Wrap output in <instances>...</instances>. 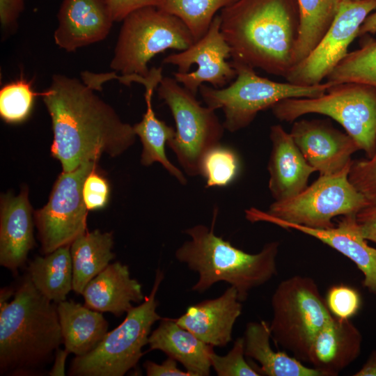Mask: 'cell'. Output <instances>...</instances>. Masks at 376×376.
I'll return each instance as SVG.
<instances>
[{
  "label": "cell",
  "instance_id": "6da1fadb",
  "mask_svg": "<svg viewBox=\"0 0 376 376\" xmlns=\"http://www.w3.org/2000/svg\"><path fill=\"white\" fill-rule=\"evenodd\" d=\"M40 95L52 119L51 153L63 171L98 161L102 154L118 156L135 141L133 126L123 122L93 88L76 78L54 75Z\"/></svg>",
  "mask_w": 376,
  "mask_h": 376
},
{
  "label": "cell",
  "instance_id": "7a4b0ae2",
  "mask_svg": "<svg viewBox=\"0 0 376 376\" xmlns=\"http://www.w3.org/2000/svg\"><path fill=\"white\" fill-rule=\"evenodd\" d=\"M219 15L232 61L287 76L299 36L297 0H235Z\"/></svg>",
  "mask_w": 376,
  "mask_h": 376
},
{
  "label": "cell",
  "instance_id": "3957f363",
  "mask_svg": "<svg viewBox=\"0 0 376 376\" xmlns=\"http://www.w3.org/2000/svg\"><path fill=\"white\" fill-rule=\"evenodd\" d=\"M61 343L57 304L42 295L26 273L13 299L0 306L1 375H38Z\"/></svg>",
  "mask_w": 376,
  "mask_h": 376
},
{
  "label": "cell",
  "instance_id": "277c9868",
  "mask_svg": "<svg viewBox=\"0 0 376 376\" xmlns=\"http://www.w3.org/2000/svg\"><path fill=\"white\" fill-rule=\"evenodd\" d=\"M217 214L216 209L210 227L198 224L186 229L190 240L175 251V256L198 274L193 291L203 292L213 284L225 281L235 287L242 302L251 290L276 275L279 243H267L257 253H246L215 235Z\"/></svg>",
  "mask_w": 376,
  "mask_h": 376
},
{
  "label": "cell",
  "instance_id": "5b68a950",
  "mask_svg": "<svg viewBox=\"0 0 376 376\" xmlns=\"http://www.w3.org/2000/svg\"><path fill=\"white\" fill-rule=\"evenodd\" d=\"M235 80L227 87L217 88L202 84L200 94L206 106L224 113V127L230 132L245 128L257 114L288 98L315 97L324 94L333 84L325 81L313 86L277 82L259 76L254 68L232 61Z\"/></svg>",
  "mask_w": 376,
  "mask_h": 376
},
{
  "label": "cell",
  "instance_id": "8992f818",
  "mask_svg": "<svg viewBox=\"0 0 376 376\" xmlns=\"http://www.w3.org/2000/svg\"><path fill=\"white\" fill-rule=\"evenodd\" d=\"M350 165L335 173L320 175L297 196L272 203L267 212L256 208L246 210V217L251 222L282 221L313 228L334 227V217L357 214L370 205L349 180Z\"/></svg>",
  "mask_w": 376,
  "mask_h": 376
},
{
  "label": "cell",
  "instance_id": "52a82bcc",
  "mask_svg": "<svg viewBox=\"0 0 376 376\" xmlns=\"http://www.w3.org/2000/svg\"><path fill=\"white\" fill-rule=\"evenodd\" d=\"M281 121L308 113L327 116L340 123L370 158L376 150V88L359 83L332 84L322 95L283 100L272 108Z\"/></svg>",
  "mask_w": 376,
  "mask_h": 376
},
{
  "label": "cell",
  "instance_id": "ba28073f",
  "mask_svg": "<svg viewBox=\"0 0 376 376\" xmlns=\"http://www.w3.org/2000/svg\"><path fill=\"white\" fill-rule=\"evenodd\" d=\"M164 279L158 268L150 295L127 312L125 320L107 332L90 352L76 356L68 371L72 376H123L134 368L148 344L152 324L162 319L157 313L156 295Z\"/></svg>",
  "mask_w": 376,
  "mask_h": 376
},
{
  "label": "cell",
  "instance_id": "9c48e42d",
  "mask_svg": "<svg viewBox=\"0 0 376 376\" xmlns=\"http://www.w3.org/2000/svg\"><path fill=\"white\" fill-rule=\"evenodd\" d=\"M195 40L178 17L150 6L130 13L123 20L110 67L123 75L146 77L148 63L156 54L172 49L182 51Z\"/></svg>",
  "mask_w": 376,
  "mask_h": 376
},
{
  "label": "cell",
  "instance_id": "30bf717a",
  "mask_svg": "<svg viewBox=\"0 0 376 376\" xmlns=\"http://www.w3.org/2000/svg\"><path fill=\"white\" fill-rule=\"evenodd\" d=\"M271 304L269 328L274 342L307 362L315 336L333 316L317 283L308 276L288 278L276 288Z\"/></svg>",
  "mask_w": 376,
  "mask_h": 376
},
{
  "label": "cell",
  "instance_id": "8fae6325",
  "mask_svg": "<svg viewBox=\"0 0 376 376\" xmlns=\"http://www.w3.org/2000/svg\"><path fill=\"white\" fill-rule=\"evenodd\" d=\"M159 97L169 107L174 118L175 134L167 143L178 162L190 176L201 175L205 154L220 143L224 127L215 110L203 107L196 95L174 77H163L157 87Z\"/></svg>",
  "mask_w": 376,
  "mask_h": 376
},
{
  "label": "cell",
  "instance_id": "7c38bea8",
  "mask_svg": "<svg viewBox=\"0 0 376 376\" xmlns=\"http://www.w3.org/2000/svg\"><path fill=\"white\" fill-rule=\"evenodd\" d=\"M97 165V161H90L72 171H63L54 184L47 203L34 211L35 225L44 255L70 245L86 232L88 210L83 198V185Z\"/></svg>",
  "mask_w": 376,
  "mask_h": 376
},
{
  "label": "cell",
  "instance_id": "4fadbf2b",
  "mask_svg": "<svg viewBox=\"0 0 376 376\" xmlns=\"http://www.w3.org/2000/svg\"><path fill=\"white\" fill-rule=\"evenodd\" d=\"M376 9V0H341L329 29L315 47L293 66L285 77L288 82L313 86L323 79L347 54L366 18Z\"/></svg>",
  "mask_w": 376,
  "mask_h": 376
},
{
  "label": "cell",
  "instance_id": "5bb4252c",
  "mask_svg": "<svg viewBox=\"0 0 376 376\" xmlns=\"http://www.w3.org/2000/svg\"><path fill=\"white\" fill-rule=\"evenodd\" d=\"M220 17L216 15L206 33L187 49L166 56L163 63L178 67L174 79L196 95L205 82L214 88H224L236 77L230 62V48L220 29Z\"/></svg>",
  "mask_w": 376,
  "mask_h": 376
},
{
  "label": "cell",
  "instance_id": "9a60e30c",
  "mask_svg": "<svg viewBox=\"0 0 376 376\" xmlns=\"http://www.w3.org/2000/svg\"><path fill=\"white\" fill-rule=\"evenodd\" d=\"M306 160L320 175L338 172L349 166L359 148L355 141L326 120L295 121L290 132Z\"/></svg>",
  "mask_w": 376,
  "mask_h": 376
},
{
  "label": "cell",
  "instance_id": "2e32d148",
  "mask_svg": "<svg viewBox=\"0 0 376 376\" xmlns=\"http://www.w3.org/2000/svg\"><path fill=\"white\" fill-rule=\"evenodd\" d=\"M58 22L55 43L74 52L104 40L114 21L105 0H63Z\"/></svg>",
  "mask_w": 376,
  "mask_h": 376
},
{
  "label": "cell",
  "instance_id": "e0dca14e",
  "mask_svg": "<svg viewBox=\"0 0 376 376\" xmlns=\"http://www.w3.org/2000/svg\"><path fill=\"white\" fill-rule=\"evenodd\" d=\"M34 212L28 191L17 196L1 194L0 206V265L16 274L35 244Z\"/></svg>",
  "mask_w": 376,
  "mask_h": 376
},
{
  "label": "cell",
  "instance_id": "ac0fdd59",
  "mask_svg": "<svg viewBox=\"0 0 376 376\" xmlns=\"http://www.w3.org/2000/svg\"><path fill=\"white\" fill-rule=\"evenodd\" d=\"M269 138V189L274 201H283L301 193L308 186L310 175L316 171L281 125L270 127Z\"/></svg>",
  "mask_w": 376,
  "mask_h": 376
},
{
  "label": "cell",
  "instance_id": "d6986e66",
  "mask_svg": "<svg viewBox=\"0 0 376 376\" xmlns=\"http://www.w3.org/2000/svg\"><path fill=\"white\" fill-rule=\"evenodd\" d=\"M242 309L237 292L230 285L219 297L189 306L175 321L203 342L225 347L232 340L233 326Z\"/></svg>",
  "mask_w": 376,
  "mask_h": 376
},
{
  "label": "cell",
  "instance_id": "ffe728a7",
  "mask_svg": "<svg viewBox=\"0 0 376 376\" xmlns=\"http://www.w3.org/2000/svg\"><path fill=\"white\" fill-rule=\"evenodd\" d=\"M272 224L313 237L348 258L363 274V286L376 295V249L370 246L362 235L356 214L343 216L336 226L329 228H313L282 221Z\"/></svg>",
  "mask_w": 376,
  "mask_h": 376
},
{
  "label": "cell",
  "instance_id": "44dd1931",
  "mask_svg": "<svg viewBox=\"0 0 376 376\" xmlns=\"http://www.w3.org/2000/svg\"><path fill=\"white\" fill-rule=\"evenodd\" d=\"M361 344V334L350 319L332 316L315 336L307 362L322 376H336L359 357Z\"/></svg>",
  "mask_w": 376,
  "mask_h": 376
},
{
  "label": "cell",
  "instance_id": "7402d4cb",
  "mask_svg": "<svg viewBox=\"0 0 376 376\" xmlns=\"http://www.w3.org/2000/svg\"><path fill=\"white\" fill-rule=\"evenodd\" d=\"M162 68H152L146 77L132 75L131 82H137L145 86V100L146 111L142 120L133 125L134 131L142 143L141 162L143 166H150L158 162L180 183L185 185L187 179L182 172L168 159L165 146L174 137L175 130L155 115L152 107V97L154 90L161 81Z\"/></svg>",
  "mask_w": 376,
  "mask_h": 376
},
{
  "label": "cell",
  "instance_id": "603a6c76",
  "mask_svg": "<svg viewBox=\"0 0 376 376\" xmlns=\"http://www.w3.org/2000/svg\"><path fill=\"white\" fill-rule=\"evenodd\" d=\"M84 305L101 313L116 317L127 313L146 297L141 284L130 276L129 267L120 262L109 264L85 287L82 294Z\"/></svg>",
  "mask_w": 376,
  "mask_h": 376
},
{
  "label": "cell",
  "instance_id": "cb8c5ba5",
  "mask_svg": "<svg viewBox=\"0 0 376 376\" xmlns=\"http://www.w3.org/2000/svg\"><path fill=\"white\" fill-rule=\"evenodd\" d=\"M149 350H160L180 362L191 376H207L214 346L180 326L174 319L162 318L149 336Z\"/></svg>",
  "mask_w": 376,
  "mask_h": 376
},
{
  "label": "cell",
  "instance_id": "d4e9b609",
  "mask_svg": "<svg viewBox=\"0 0 376 376\" xmlns=\"http://www.w3.org/2000/svg\"><path fill=\"white\" fill-rule=\"evenodd\" d=\"M63 343L69 353L82 356L93 350L108 332L101 312L73 300L57 304Z\"/></svg>",
  "mask_w": 376,
  "mask_h": 376
},
{
  "label": "cell",
  "instance_id": "484cf974",
  "mask_svg": "<svg viewBox=\"0 0 376 376\" xmlns=\"http://www.w3.org/2000/svg\"><path fill=\"white\" fill-rule=\"evenodd\" d=\"M269 324L264 320L250 322L244 332V354L259 363L258 372L267 376H322L314 368L304 366L301 361L270 345Z\"/></svg>",
  "mask_w": 376,
  "mask_h": 376
},
{
  "label": "cell",
  "instance_id": "4316f807",
  "mask_svg": "<svg viewBox=\"0 0 376 376\" xmlns=\"http://www.w3.org/2000/svg\"><path fill=\"white\" fill-rule=\"evenodd\" d=\"M113 245V234L98 229L86 232L70 244L72 290L75 292L81 295L87 284L115 258Z\"/></svg>",
  "mask_w": 376,
  "mask_h": 376
},
{
  "label": "cell",
  "instance_id": "83f0119b",
  "mask_svg": "<svg viewBox=\"0 0 376 376\" xmlns=\"http://www.w3.org/2000/svg\"><path fill=\"white\" fill-rule=\"evenodd\" d=\"M27 274L36 289L49 300L56 304L66 300L73 283L70 245L35 257L29 263Z\"/></svg>",
  "mask_w": 376,
  "mask_h": 376
},
{
  "label": "cell",
  "instance_id": "f1b7e54d",
  "mask_svg": "<svg viewBox=\"0 0 376 376\" xmlns=\"http://www.w3.org/2000/svg\"><path fill=\"white\" fill-rule=\"evenodd\" d=\"M340 1L297 0L299 30L293 66L302 61L318 44L334 19Z\"/></svg>",
  "mask_w": 376,
  "mask_h": 376
},
{
  "label": "cell",
  "instance_id": "f546056e",
  "mask_svg": "<svg viewBox=\"0 0 376 376\" xmlns=\"http://www.w3.org/2000/svg\"><path fill=\"white\" fill-rule=\"evenodd\" d=\"M235 1L159 0L157 7L180 19L196 42L206 33L217 11Z\"/></svg>",
  "mask_w": 376,
  "mask_h": 376
},
{
  "label": "cell",
  "instance_id": "4dcf8cb0",
  "mask_svg": "<svg viewBox=\"0 0 376 376\" xmlns=\"http://www.w3.org/2000/svg\"><path fill=\"white\" fill-rule=\"evenodd\" d=\"M326 81L333 84L359 83L376 88V40H366L359 49L347 53Z\"/></svg>",
  "mask_w": 376,
  "mask_h": 376
},
{
  "label": "cell",
  "instance_id": "1f68e13d",
  "mask_svg": "<svg viewBox=\"0 0 376 376\" xmlns=\"http://www.w3.org/2000/svg\"><path fill=\"white\" fill-rule=\"evenodd\" d=\"M240 162L237 152L232 148L219 143L203 156L201 164V175L206 180V187H226L237 178Z\"/></svg>",
  "mask_w": 376,
  "mask_h": 376
},
{
  "label": "cell",
  "instance_id": "d6a6232c",
  "mask_svg": "<svg viewBox=\"0 0 376 376\" xmlns=\"http://www.w3.org/2000/svg\"><path fill=\"white\" fill-rule=\"evenodd\" d=\"M32 81L20 78L3 86L0 91V115L8 123H18L25 120L31 113L37 95L31 85Z\"/></svg>",
  "mask_w": 376,
  "mask_h": 376
},
{
  "label": "cell",
  "instance_id": "836d02e7",
  "mask_svg": "<svg viewBox=\"0 0 376 376\" xmlns=\"http://www.w3.org/2000/svg\"><path fill=\"white\" fill-rule=\"evenodd\" d=\"M244 339H236L232 349L224 356L214 352L210 356L212 367L219 376H260L256 368L244 359Z\"/></svg>",
  "mask_w": 376,
  "mask_h": 376
},
{
  "label": "cell",
  "instance_id": "e575fe53",
  "mask_svg": "<svg viewBox=\"0 0 376 376\" xmlns=\"http://www.w3.org/2000/svg\"><path fill=\"white\" fill-rule=\"evenodd\" d=\"M348 178L369 205H376V150L370 158L352 161Z\"/></svg>",
  "mask_w": 376,
  "mask_h": 376
},
{
  "label": "cell",
  "instance_id": "d590c367",
  "mask_svg": "<svg viewBox=\"0 0 376 376\" xmlns=\"http://www.w3.org/2000/svg\"><path fill=\"white\" fill-rule=\"evenodd\" d=\"M325 301L332 315L342 319H350L361 306L359 292L342 284L333 285L329 289Z\"/></svg>",
  "mask_w": 376,
  "mask_h": 376
},
{
  "label": "cell",
  "instance_id": "8d00e7d4",
  "mask_svg": "<svg viewBox=\"0 0 376 376\" xmlns=\"http://www.w3.org/2000/svg\"><path fill=\"white\" fill-rule=\"evenodd\" d=\"M83 198L88 210L103 208L108 202L110 188L107 180L100 175L97 169L86 177L83 185Z\"/></svg>",
  "mask_w": 376,
  "mask_h": 376
},
{
  "label": "cell",
  "instance_id": "74e56055",
  "mask_svg": "<svg viewBox=\"0 0 376 376\" xmlns=\"http://www.w3.org/2000/svg\"><path fill=\"white\" fill-rule=\"evenodd\" d=\"M114 22L123 21L130 13L146 6H158L159 0H105Z\"/></svg>",
  "mask_w": 376,
  "mask_h": 376
},
{
  "label": "cell",
  "instance_id": "f35d334b",
  "mask_svg": "<svg viewBox=\"0 0 376 376\" xmlns=\"http://www.w3.org/2000/svg\"><path fill=\"white\" fill-rule=\"evenodd\" d=\"M25 0H0V22L3 33L10 32L24 8Z\"/></svg>",
  "mask_w": 376,
  "mask_h": 376
},
{
  "label": "cell",
  "instance_id": "ab89813d",
  "mask_svg": "<svg viewBox=\"0 0 376 376\" xmlns=\"http://www.w3.org/2000/svg\"><path fill=\"white\" fill-rule=\"evenodd\" d=\"M356 219L363 237L376 243V205L366 206L356 214Z\"/></svg>",
  "mask_w": 376,
  "mask_h": 376
},
{
  "label": "cell",
  "instance_id": "60d3db41",
  "mask_svg": "<svg viewBox=\"0 0 376 376\" xmlns=\"http://www.w3.org/2000/svg\"><path fill=\"white\" fill-rule=\"evenodd\" d=\"M177 362L175 359L169 357L161 364L146 361L143 367L148 376H191L187 370H180Z\"/></svg>",
  "mask_w": 376,
  "mask_h": 376
},
{
  "label": "cell",
  "instance_id": "b9f144b4",
  "mask_svg": "<svg viewBox=\"0 0 376 376\" xmlns=\"http://www.w3.org/2000/svg\"><path fill=\"white\" fill-rule=\"evenodd\" d=\"M69 352L64 349L58 348L55 352L54 365L52 369L49 371L48 375L50 376H63L65 373V366L66 359Z\"/></svg>",
  "mask_w": 376,
  "mask_h": 376
},
{
  "label": "cell",
  "instance_id": "7bdbcfd3",
  "mask_svg": "<svg viewBox=\"0 0 376 376\" xmlns=\"http://www.w3.org/2000/svg\"><path fill=\"white\" fill-rule=\"evenodd\" d=\"M354 376H376V350H373L363 366Z\"/></svg>",
  "mask_w": 376,
  "mask_h": 376
},
{
  "label": "cell",
  "instance_id": "ee69618b",
  "mask_svg": "<svg viewBox=\"0 0 376 376\" xmlns=\"http://www.w3.org/2000/svg\"><path fill=\"white\" fill-rule=\"evenodd\" d=\"M376 33V12L370 13L360 26L358 36Z\"/></svg>",
  "mask_w": 376,
  "mask_h": 376
},
{
  "label": "cell",
  "instance_id": "f6af8a7d",
  "mask_svg": "<svg viewBox=\"0 0 376 376\" xmlns=\"http://www.w3.org/2000/svg\"><path fill=\"white\" fill-rule=\"evenodd\" d=\"M16 288L5 287L0 290V306L9 302L10 298L15 295Z\"/></svg>",
  "mask_w": 376,
  "mask_h": 376
}]
</instances>
